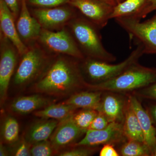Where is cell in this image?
<instances>
[{"label": "cell", "mask_w": 156, "mask_h": 156, "mask_svg": "<svg viewBox=\"0 0 156 156\" xmlns=\"http://www.w3.org/2000/svg\"><path fill=\"white\" fill-rule=\"evenodd\" d=\"M29 7L50 8L68 4L69 0H26Z\"/></svg>", "instance_id": "obj_27"}, {"label": "cell", "mask_w": 156, "mask_h": 156, "mask_svg": "<svg viewBox=\"0 0 156 156\" xmlns=\"http://www.w3.org/2000/svg\"><path fill=\"white\" fill-rule=\"evenodd\" d=\"M85 136L74 146L94 147L106 144H115L123 142L126 139L123 131V123L111 122L102 130L88 129Z\"/></svg>", "instance_id": "obj_10"}, {"label": "cell", "mask_w": 156, "mask_h": 156, "mask_svg": "<svg viewBox=\"0 0 156 156\" xmlns=\"http://www.w3.org/2000/svg\"><path fill=\"white\" fill-rule=\"evenodd\" d=\"M86 83L80 67V59L57 55L53 56L34 87L39 92L60 95L85 88Z\"/></svg>", "instance_id": "obj_1"}, {"label": "cell", "mask_w": 156, "mask_h": 156, "mask_svg": "<svg viewBox=\"0 0 156 156\" xmlns=\"http://www.w3.org/2000/svg\"><path fill=\"white\" fill-rule=\"evenodd\" d=\"M98 1L106 3L107 4L112 6H115L116 5V3L115 2V0H98Z\"/></svg>", "instance_id": "obj_37"}, {"label": "cell", "mask_w": 156, "mask_h": 156, "mask_svg": "<svg viewBox=\"0 0 156 156\" xmlns=\"http://www.w3.org/2000/svg\"><path fill=\"white\" fill-rule=\"evenodd\" d=\"M0 32L14 44L20 56L27 50L28 48L18 35L14 16L4 0H0Z\"/></svg>", "instance_id": "obj_15"}, {"label": "cell", "mask_w": 156, "mask_h": 156, "mask_svg": "<svg viewBox=\"0 0 156 156\" xmlns=\"http://www.w3.org/2000/svg\"><path fill=\"white\" fill-rule=\"evenodd\" d=\"M76 108L62 103L51 105L42 110L35 112L34 115L43 119L62 120L74 114Z\"/></svg>", "instance_id": "obj_21"}, {"label": "cell", "mask_w": 156, "mask_h": 156, "mask_svg": "<svg viewBox=\"0 0 156 156\" xmlns=\"http://www.w3.org/2000/svg\"><path fill=\"white\" fill-rule=\"evenodd\" d=\"M20 57L17 48L0 32V95L2 101L7 96L9 83Z\"/></svg>", "instance_id": "obj_9"}, {"label": "cell", "mask_w": 156, "mask_h": 156, "mask_svg": "<svg viewBox=\"0 0 156 156\" xmlns=\"http://www.w3.org/2000/svg\"><path fill=\"white\" fill-rule=\"evenodd\" d=\"M150 115L152 120L156 125V105L151 107L150 109Z\"/></svg>", "instance_id": "obj_35"}, {"label": "cell", "mask_w": 156, "mask_h": 156, "mask_svg": "<svg viewBox=\"0 0 156 156\" xmlns=\"http://www.w3.org/2000/svg\"><path fill=\"white\" fill-rule=\"evenodd\" d=\"M16 25L20 37L27 47L37 42L42 28L31 14L26 0H21V9Z\"/></svg>", "instance_id": "obj_12"}, {"label": "cell", "mask_w": 156, "mask_h": 156, "mask_svg": "<svg viewBox=\"0 0 156 156\" xmlns=\"http://www.w3.org/2000/svg\"><path fill=\"white\" fill-rule=\"evenodd\" d=\"M69 4L101 29L107 25L114 7L98 0H69Z\"/></svg>", "instance_id": "obj_11"}, {"label": "cell", "mask_w": 156, "mask_h": 156, "mask_svg": "<svg viewBox=\"0 0 156 156\" xmlns=\"http://www.w3.org/2000/svg\"><path fill=\"white\" fill-rule=\"evenodd\" d=\"M120 154L114 148L113 144H106L104 145L101 150L100 156H119Z\"/></svg>", "instance_id": "obj_34"}, {"label": "cell", "mask_w": 156, "mask_h": 156, "mask_svg": "<svg viewBox=\"0 0 156 156\" xmlns=\"http://www.w3.org/2000/svg\"><path fill=\"white\" fill-rule=\"evenodd\" d=\"M147 0H124L113 8L111 19L136 16L142 10Z\"/></svg>", "instance_id": "obj_22"}, {"label": "cell", "mask_w": 156, "mask_h": 156, "mask_svg": "<svg viewBox=\"0 0 156 156\" xmlns=\"http://www.w3.org/2000/svg\"><path fill=\"white\" fill-rule=\"evenodd\" d=\"M137 45L125 60L117 64L89 58L80 60V67L84 78L86 77L97 83L119 75L131 66L138 62L139 58L144 54L143 45L140 44Z\"/></svg>", "instance_id": "obj_5"}, {"label": "cell", "mask_w": 156, "mask_h": 156, "mask_svg": "<svg viewBox=\"0 0 156 156\" xmlns=\"http://www.w3.org/2000/svg\"><path fill=\"white\" fill-rule=\"evenodd\" d=\"M115 2H116V5L117 4H118V2H119V0H115Z\"/></svg>", "instance_id": "obj_39"}, {"label": "cell", "mask_w": 156, "mask_h": 156, "mask_svg": "<svg viewBox=\"0 0 156 156\" xmlns=\"http://www.w3.org/2000/svg\"><path fill=\"white\" fill-rule=\"evenodd\" d=\"M98 112L89 108H83L76 114L73 115V119L78 127L87 131Z\"/></svg>", "instance_id": "obj_25"}, {"label": "cell", "mask_w": 156, "mask_h": 156, "mask_svg": "<svg viewBox=\"0 0 156 156\" xmlns=\"http://www.w3.org/2000/svg\"><path fill=\"white\" fill-rule=\"evenodd\" d=\"M73 115L62 120L52 135L50 142L54 149L71 144L86 133L87 131L81 129L76 125L73 119Z\"/></svg>", "instance_id": "obj_14"}, {"label": "cell", "mask_w": 156, "mask_h": 156, "mask_svg": "<svg viewBox=\"0 0 156 156\" xmlns=\"http://www.w3.org/2000/svg\"><path fill=\"white\" fill-rule=\"evenodd\" d=\"M37 42L53 55H66L80 60L85 58L66 27L56 31L42 28Z\"/></svg>", "instance_id": "obj_7"}, {"label": "cell", "mask_w": 156, "mask_h": 156, "mask_svg": "<svg viewBox=\"0 0 156 156\" xmlns=\"http://www.w3.org/2000/svg\"><path fill=\"white\" fill-rule=\"evenodd\" d=\"M66 27L72 35L85 58L112 62L116 57L105 48L101 41V29L79 13Z\"/></svg>", "instance_id": "obj_2"}, {"label": "cell", "mask_w": 156, "mask_h": 156, "mask_svg": "<svg viewBox=\"0 0 156 156\" xmlns=\"http://www.w3.org/2000/svg\"><path fill=\"white\" fill-rule=\"evenodd\" d=\"M122 156H148L151 155L150 149L144 143L128 140L124 144L120 150Z\"/></svg>", "instance_id": "obj_23"}, {"label": "cell", "mask_w": 156, "mask_h": 156, "mask_svg": "<svg viewBox=\"0 0 156 156\" xmlns=\"http://www.w3.org/2000/svg\"><path fill=\"white\" fill-rule=\"evenodd\" d=\"M128 100L136 114L144 135V143L150 150L151 155L156 148V129L150 114L144 108L134 94L128 95Z\"/></svg>", "instance_id": "obj_13"}, {"label": "cell", "mask_w": 156, "mask_h": 156, "mask_svg": "<svg viewBox=\"0 0 156 156\" xmlns=\"http://www.w3.org/2000/svg\"><path fill=\"white\" fill-rule=\"evenodd\" d=\"M14 73L16 86H23L36 81L44 72L55 55L50 54L37 42L27 47Z\"/></svg>", "instance_id": "obj_4"}, {"label": "cell", "mask_w": 156, "mask_h": 156, "mask_svg": "<svg viewBox=\"0 0 156 156\" xmlns=\"http://www.w3.org/2000/svg\"><path fill=\"white\" fill-rule=\"evenodd\" d=\"M103 92L92 91L76 93L63 103L78 108H89L98 111Z\"/></svg>", "instance_id": "obj_18"}, {"label": "cell", "mask_w": 156, "mask_h": 156, "mask_svg": "<svg viewBox=\"0 0 156 156\" xmlns=\"http://www.w3.org/2000/svg\"><path fill=\"white\" fill-rule=\"evenodd\" d=\"M29 8L32 15L37 20L42 28L51 31L65 28L80 13L69 4L53 8Z\"/></svg>", "instance_id": "obj_8"}, {"label": "cell", "mask_w": 156, "mask_h": 156, "mask_svg": "<svg viewBox=\"0 0 156 156\" xmlns=\"http://www.w3.org/2000/svg\"><path fill=\"white\" fill-rule=\"evenodd\" d=\"M134 92V95L136 96L146 99L156 100V82Z\"/></svg>", "instance_id": "obj_29"}, {"label": "cell", "mask_w": 156, "mask_h": 156, "mask_svg": "<svg viewBox=\"0 0 156 156\" xmlns=\"http://www.w3.org/2000/svg\"><path fill=\"white\" fill-rule=\"evenodd\" d=\"M116 22L127 32L130 38L144 47V54H156V13L144 22L134 17L115 18Z\"/></svg>", "instance_id": "obj_6"}, {"label": "cell", "mask_w": 156, "mask_h": 156, "mask_svg": "<svg viewBox=\"0 0 156 156\" xmlns=\"http://www.w3.org/2000/svg\"><path fill=\"white\" fill-rule=\"evenodd\" d=\"M152 156H156V149L155 150V151H154L152 155Z\"/></svg>", "instance_id": "obj_38"}, {"label": "cell", "mask_w": 156, "mask_h": 156, "mask_svg": "<svg viewBox=\"0 0 156 156\" xmlns=\"http://www.w3.org/2000/svg\"><path fill=\"white\" fill-rule=\"evenodd\" d=\"M14 16L15 21L19 16L21 9V0H4Z\"/></svg>", "instance_id": "obj_33"}, {"label": "cell", "mask_w": 156, "mask_h": 156, "mask_svg": "<svg viewBox=\"0 0 156 156\" xmlns=\"http://www.w3.org/2000/svg\"><path fill=\"white\" fill-rule=\"evenodd\" d=\"M53 149L51 142L45 140L33 144L30 151L31 156H50L53 154Z\"/></svg>", "instance_id": "obj_26"}, {"label": "cell", "mask_w": 156, "mask_h": 156, "mask_svg": "<svg viewBox=\"0 0 156 156\" xmlns=\"http://www.w3.org/2000/svg\"><path fill=\"white\" fill-rule=\"evenodd\" d=\"M123 131L126 139L144 143L142 128L134 110L127 99L123 122Z\"/></svg>", "instance_id": "obj_17"}, {"label": "cell", "mask_w": 156, "mask_h": 156, "mask_svg": "<svg viewBox=\"0 0 156 156\" xmlns=\"http://www.w3.org/2000/svg\"><path fill=\"white\" fill-rule=\"evenodd\" d=\"M110 122L105 115L98 112L88 129L100 130L104 129L108 126Z\"/></svg>", "instance_id": "obj_30"}, {"label": "cell", "mask_w": 156, "mask_h": 156, "mask_svg": "<svg viewBox=\"0 0 156 156\" xmlns=\"http://www.w3.org/2000/svg\"><path fill=\"white\" fill-rule=\"evenodd\" d=\"M73 149L60 153V156H88L92 155L96 151L92 147L78 146Z\"/></svg>", "instance_id": "obj_28"}, {"label": "cell", "mask_w": 156, "mask_h": 156, "mask_svg": "<svg viewBox=\"0 0 156 156\" xmlns=\"http://www.w3.org/2000/svg\"><path fill=\"white\" fill-rule=\"evenodd\" d=\"M121 2V0H119V2H118V4H119V3Z\"/></svg>", "instance_id": "obj_40"}, {"label": "cell", "mask_w": 156, "mask_h": 156, "mask_svg": "<svg viewBox=\"0 0 156 156\" xmlns=\"http://www.w3.org/2000/svg\"><path fill=\"white\" fill-rule=\"evenodd\" d=\"M156 82V68L146 67L137 62L111 80L97 83L87 82L85 88L92 91L125 93L134 92Z\"/></svg>", "instance_id": "obj_3"}, {"label": "cell", "mask_w": 156, "mask_h": 156, "mask_svg": "<svg viewBox=\"0 0 156 156\" xmlns=\"http://www.w3.org/2000/svg\"><path fill=\"white\" fill-rule=\"evenodd\" d=\"M154 11H156V0H147L143 9L134 17L141 20L142 18L146 17L148 14Z\"/></svg>", "instance_id": "obj_31"}, {"label": "cell", "mask_w": 156, "mask_h": 156, "mask_svg": "<svg viewBox=\"0 0 156 156\" xmlns=\"http://www.w3.org/2000/svg\"><path fill=\"white\" fill-rule=\"evenodd\" d=\"M19 125L16 119L12 117L6 118L3 124L2 135L4 140L8 143H13L19 137Z\"/></svg>", "instance_id": "obj_24"}, {"label": "cell", "mask_w": 156, "mask_h": 156, "mask_svg": "<svg viewBox=\"0 0 156 156\" xmlns=\"http://www.w3.org/2000/svg\"><path fill=\"white\" fill-rule=\"evenodd\" d=\"M127 99L115 94V92H106L102 95L98 112L101 113L111 122H123Z\"/></svg>", "instance_id": "obj_16"}, {"label": "cell", "mask_w": 156, "mask_h": 156, "mask_svg": "<svg viewBox=\"0 0 156 156\" xmlns=\"http://www.w3.org/2000/svg\"><path fill=\"white\" fill-rule=\"evenodd\" d=\"M9 155V151L6 149V148L2 144H1L0 145V156H6Z\"/></svg>", "instance_id": "obj_36"}, {"label": "cell", "mask_w": 156, "mask_h": 156, "mask_svg": "<svg viewBox=\"0 0 156 156\" xmlns=\"http://www.w3.org/2000/svg\"><path fill=\"white\" fill-rule=\"evenodd\" d=\"M58 121L52 119L42 121L33 125L27 131L25 140L29 144L47 140L58 125Z\"/></svg>", "instance_id": "obj_20"}, {"label": "cell", "mask_w": 156, "mask_h": 156, "mask_svg": "<svg viewBox=\"0 0 156 156\" xmlns=\"http://www.w3.org/2000/svg\"><path fill=\"white\" fill-rule=\"evenodd\" d=\"M49 101L41 95H35L18 97L11 105V110L20 114H26L47 106Z\"/></svg>", "instance_id": "obj_19"}, {"label": "cell", "mask_w": 156, "mask_h": 156, "mask_svg": "<svg viewBox=\"0 0 156 156\" xmlns=\"http://www.w3.org/2000/svg\"><path fill=\"white\" fill-rule=\"evenodd\" d=\"M29 144L26 140H22L17 144L13 151V154L16 156H31Z\"/></svg>", "instance_id": "obj_32"}]
</instances>
